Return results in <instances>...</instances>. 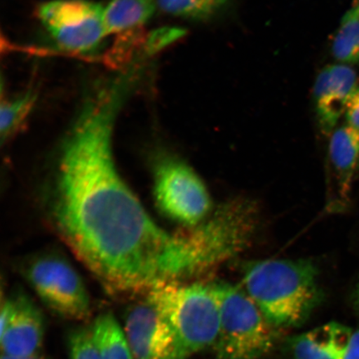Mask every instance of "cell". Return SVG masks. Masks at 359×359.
<instances>
[{
	"mask_svg": "<svg viewBox=\"0 0 359 359\" xmlns=\"http://www.w3.org/2000/svg\"><path fill=\"white\" fill-rule=\"evenodd\" d=\"M232 0H156L157 8L181 19L205 22L214 19L230 6Z\"/></svg>",
	"mask_w": 359,
	"mask_h": 359,
	"instance_id": "cell-18",
	"label": "cell"
},
{
	"mask_svg": "<svg viewBox=\"0 0 359 359\" xmlns=\"http://www.w3.org/2000/svg\"><path fill=\"white\" fill-rule=\"evenodd\" d=\"M327 167L333 191V208H344L350 201L353 182L359 168V131L348 124L330 137Z\"/></svg>",
	"mask_w": 359,
	"mask_h": 359,
	"instance_id": "cell-12",
	"label": "cell"
},
{
	"mask_svg": "<svg viewBox=\"0 0 359 359\" xmlns=\"http://www.w3.org/2000/svg\"><path fill=\"white\" fill-rule=\"evenodd\" d=\"M24 275L40 299L61 317L84 320L91 313L89 294L82 278L58 253H43L28 260Z\"/></svg>",
	"mask_w": 359,
	"mask_h": 359,
	"instance_id": "cell-7",
	"label": "cell"
},
{
	"mask_svg": "<svg viewBox=\"0 0 359 359\" xmlns=\"http://www.w3.org/2000/svg\"><path fill=\"white\" fill-rule=\"evenodd\" d=\"M154 195L161 213L183 226H195L212 212V198L198 175L185 161L167 152L155 164Z\"/></svg>",
	"mask_w": 359,
	"mask_h": 359,
	"instance_id": "cell-6",
	"label": "cell"
},
{
	"mask_svg": "<svg viewBox=\"0 0 359 359\" xmlns=\"http://www.w3.org/2000/svg\"><path fill=\"white\" fill-rule=\"evenodd\" d=\"M38 19L60 50L95 51L107 37L104 7L92 0H50L37 8Z\"/></svg>",
	"mask_w": 359,
	"mask_h": 359,
	"instance_id": "cell-8",
	"label": "cell"
},
{
	"mask_svg": "<svg viewBox=\"0 0 359 359\" xmlns=\"http://www.w3.org/2000/svg\"><path fill=\"white\" fill-rule=\"evenodd\" d=\"M38 93L34 88L26 90L20 95L1 101L0 105V137L7 142L20 132L37 102Z\"/></svg>",
	"mask_w": 359,
	"mask_h": 359,
	"instance_id": "cell-16",
	"label": "cell"
},
{
	"mask_svg": "<svg viewBox=\"0 0 359 359\" xmlns=\"http://www.w3.org/2000/svg\"><path fill=\"white\" fill-rule=\"evenodd\" d=\"M123 330L134 359H187L172 327L147 299L129 309Z\"/></svg>",
	"mask_w": 359,
	"mask_h": 359,
	"instance_id": "cell-9",
	"label": "cell"
},
{
	"mask_svg": "<svg viewBox=\"0 0 359 359\" xmlns=\"http://www.w3.org/2000/svg\"><path fill=\"white\" fill-rule=\"evenodd\" d=\"M210 285L221 316L215 359H258L266 355L276 344V327L243 289L223 281Z\"/></svg>",
	"mask_w": 359,
	"mask_h": 359,
	"instance_id": "cell-5",
	"label": "cell"
},
{
	"mask_svg": "<svg viewBox=\"0 0 359 359\" xmlns=\"http://www.w3.org/2000/svg\"><path fill=\"white\" fill-rule=\"evenodd\" d=\"M146 299L172 327L187 358L217 342L221 316L212 285L163 281Z\"/></svg>",
	"mask_w": 359,
	"mask_h": 359,
	"instance_id": "cell-3",
	"label": "cell"
},
{
	"mask_svg": "<svg viewBox=\"0 0 359 359\" xmlns=\"http://www.w3.org/2000/svg\"><path fill=\"white\" fill-rule=\"evenodd\" d=\"M139 82L130 72L97 80L62 138L48 198L58 235L112 294L183 280L179 233L161 229L118 172L114 129Z\"/></svg>",
	"mask_w": 359,
	"mask_h": 359,
	"instance_id": "cell-1",
	"label": "cell"
},
{
	"mask_svg": "<svg viewBox=\"0 0 359 359\" xmlns=\"http://www.w3.org/2000/svg\"><path fill=\"white\" fill-rule=\"evenodd\" d=\"M309 260L264 259L246 264L244 290L276 327L303 324L322 299Z\"/></svg>",
	"mask_w": 359,
	"mask_h": 359,
	"instance_id": "cell-2",
	"label": "cell"
},
{
	"mask_svg": "<svg viewBox=\"0 0 359 359\" xmlns=\"http://www.w3.org/2000/svg\"><path fill=\"white\" fill-rule=\"evenodd\" d=\"M358 83L355 70L350 65L327 66L318 74L313 85V102L318 128L330 137Z\"/></svg>",
	"mask_w": 359,
	"mask_h": 359,
	"instance_id": "cell-11",
	"label": "cell"
},
{
	"mask_svg": "<svg viewBox=\"0 0 359 359\" xmlns=\"http://www.w3.org/2000/svg\"><path fill=\"white\" fill-rule=\"evenodd\" d=\"M259 212L252 201L234 200L181 233L189 278L217 267L249 246L257 232Z\"/></svg>",
	"mask_w": 359,
	"mask_h": 359,
	"instance_id": "cell-4",
	"label": "cell"
},
{
	"mask_svg": "<svg viewBox=\"0 0 359 359\" xmlns=\"http://www.w3.org/2000/svg\"><path fill=\"white\" fill-rule=\"evenodd\" d=\"M332 53L340 64L359 62V0L343 17L332 44Z\"/></svg>",
	"mask_w": 359,
	"mask_h": 359,
	"instance_id": "cell-17",
	"label": "cell"
},
{
	"mask_svg": "<svg viewBox=\"0 0 359 359\" xmlns=\"http://www.w3.org/2000/svg\"><path fill=\"white\" fill-rule=\"evenodd\" d=\"M67 346L70 359H101L91 330L77 329L71 332Z\"/></svg>",
	"mask_w": 359,
	"mask_h": 359,
	"instance_id": "cell-20",
	"label": "cell"
},
{
	"mask_svg": "<svg viewBox=\"0 0 359 359\" xmlns=\"http://www.w3.org/2000/svg\"><path fill=\"white\" fill-rule=\"evenodd\" d=\"M187 34L185 29L177 27H163L147 34L144 47L145 55L151 57L163 51Z\"/></svg>",
	"mask_w": 359,
	"mask_h": 359,
	"instance_id": "cell-19",
	"label": "cell"
},
{
	"mask_svg": "<svg viewBox=\"0 0 359 359\" xmlns=\"http://www.w3.org/2000/svg\"><path fill=\"white\" fill-rule=\"evenodd\" d=\"M344 359H359V330L353 333Z\"/></svg>",
	"mask_w": 359,
	"mask_h": 359,
	"instance_id": "cell-22",
	"label": "cell"
},
{
	"mask_svg": "<svg viewBox=\"0 0 359 359\" xmlns=\"http://www.w3.org/2000/svg\"><path fill=\"white\" fill-rule=\"evenodd\" d=\"M353 332L347 326L332 322L290 340L293 359H344Z\"/></svg>",
	"mask_w": 359,
	"mask_h": 359,
	"instance_id": "cell-13",
	"label": "cell"
},
{
	"mask_svg": "<svg viewBox=\"0 0 359 359\" xmlns=\"http://www.w3.org/2000/svg\"><path fill=\"white\" fill-rule=\"evenodd\" d=\"M353 303L354 308H355L356 311L359 313V282L353 291Z\"/></svg>",
	"mask_w": 359,
	"mask_h": 359,
	"instance_id": "cell-23",
	"label": "cell"
},
{
	"mask_svg": "<svg viewBox=\"0 0 359 359\" xmlns=\"http://www.w3.org/2000/svg\"><path fill=\"white\" fill-rule=\"evenodd\" d=\"M1 359H45L43 357L39 355L29 357V358H15L6 355V354H2Z\"/></svg>",
	"mask_w": 359,
	"mask_h": 359,
	"instance_id": "cell-24",
	"label": "cell"
},
{
	"mask_svg": "<svg viewBox=\"0 0 359 359\" xmlns=\"http://www.w3.org/2000/svg\"><path fill=\"white\" fill-rule=\"evenodd\" d=\"M344 116L346 124L359 131V81L350 97Z\"/></svg>",
	"mask_w": 359,
	"mask_h": 359,
	"instance_id": "cell-21",
	"label": "cell"
},
{
	"mask_svg": "<svg viewBox=\"0 0 359 359\" xmlns=\"http://www.w3.org/2000/svg\"><path fill=\"white\" fill-rule=\"evenodd\" d=\"M44 334L43 314L28 296L17 293L4 300L0 316L2 354L15 358L39 355Z\"/></svg>",
	"mask_w": 359,
	"mask_h": 359,
	"instance_id": "cell-10",
	"label": "cell"
},
{
	"mask_svg": "<svg viewBox=\"0 0 359 359\" xmlns=\"http://www.w3.org/2000/svg\"><path fill=\"white\" fill-rule=\"evenodd\" d=\"M358 172H359V168H358Z\"/></svg>",
	"mask_w": 359,
	"mask_h": 359,
	"instance_id": "cell-25",
	"label": "cell"
},
{
	"mask_svg": "<svg viewBox=\"0 0 359 359\" xmlns=\"http://www.w3.org/2000/svg\"><path fill=\"white\" fill-rule=\"evenodd\" d=\"M156 7V0H111L104 8L107 35L142 28Z\"/></svg>",
	"mask_w": 359,
	"mask_h": 359,
	"instance_id": "cell-14",
	"label": "cell"
},
{
	"mask_svg": "<svg viewBox=\"0 0 359 359\" xmlns=\"http://www.w3.org/2000/svg\"><path fill=\"white\" fill-rule=\"evenodd\" d=\"M90 330L101 359H134L124 330L111 313L98 316Z\"/></svg>",
	"mask_w": 359,
	"mask_h": 359,
	"instance_id": "cell-15",
	"label": "cell"
}]
</instances>
